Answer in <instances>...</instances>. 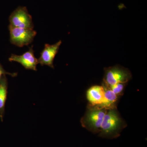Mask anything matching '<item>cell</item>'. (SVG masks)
<instances>
[{
  "mask_svg": "<svg viewBox=\"0 0 147 147\" xmlns=\"http://www.w3.org/2000/svg\"><path fill=\"white\" fill-rule=\"evenodd\" d=\"M127 126L117 108L107 110L102 125L99 137L113 139L119 137L121 132Z\"/></svg>",
  "mask_w": 147,
  "mask_h": 147,
  "instance_id": "1",
  "label": "cell"
},
{
  "mask_svg": "<svg viewBox=\"0 0 147 147\" xmlns=\"http://www.w3.org/2000/svg\"><path fill=\"white\" fill-rule=\"evenodd\" d=\"M107 111L105 108L88 105L86 111L81 120L82 126L92 133L99 134Z\"/></svg>",
  "mask_w": 147,
  "mask_h": 147,
  "instance_id": "2",
  "label": "cell"
},
{
  "mask_svg": "<svg viewBox=\"0 0 147 147\" xmlns=\"http://www.w3.org/2000/svg\"><path fill=\"white\" fill-rule=\"evenodd\" d=\"M128 69L120 65H115L104 69L102 84L109 87L118 83H127L131 79Z\"/></svg>",
  "mask_w": 147,
  "mask_h": 147,
  "instance_id": "3",
  "label": "cell"
},
{
  "mask_svg": "<svg viewBox=\"0 0 147 147\" xmlns=\"http://www.w3.org/2000/svg\"><path fill=\"white\" fill-rule=\"evenodd\" d=\"M8 28L11 43L19 47L30 44L36 34V32L33 29L16 28L10 25Z\"/></svg>",
  "mask_w": 147,
  "mask_h": 147,
  "instance_id": "4",
  "label": "cell"
},
{
  "mask_svg": "<svg viewBox=\"0 0 147 147\" xmlns=\"http://www.w3.org/2000/svg\"><path fill=\"white\" fill-rule=\"evenodd\" d=\"M9 21L11 26L16 28L33 29L34 27L32 16L25 7H19L14 11Z\"/></svg>",
  "mask_w": 147,
  "mask_h": 147,
  "instance_id": "5",
  "label": "cell"
},
{
  "mask_svg": "<svg viewBox=\"0 0 147 147\" xmlns=\"http://www.w3.org/2000/svg\"><path fill=\"white\" fill-rule=\"evenodd\" d=\"M9 61L16 62L27 69L37 71L36 66L38 61L35 57L33 46L30 47L28 51L21 55L12 54L9 59Z\"/></svg>",
  "mask_w": 147,
  "mask_h": 147,
  "instance_id": "6",
  "label": "cell"
},
{
  "mask_svg": "<svg viewBox=\"0 0 147 147\" xmlns=\"http://www.w3.org/2000/svg\"><path fill=\"white\" fill-rule=\"evenodd\" d=\"M61 43V40H60L53 45L45 44V47L40 53V57L38 59V63L42 66L47 65L54 68V59L57 54Z\"/></svg>",
  "mask_w": 147,
  "mask_h": 147,
  "instance_id": "7",
  "label": "cell"
},
{
  "mask_svg": "<svg viewBox=\"0 0 147 147\" xmlns=\"http://www.w3.org/2000/svg\"><path fill=\"white\" fill-rule=\"evenodd\" d=\"M86 96L88 105L99 107L105 100V90L102 86H93L87 91Z\"/></svg>",
  "mask_w": 147,
  "mask_h": 147,
  "instance_id": "8",
  "label": "cell"
},
{
  "mask_svg": "<svg viewBox=\"0 0 147 147\" xmlns=\"http://www.w3.org/2000/svg\"><path fill=\"white\" fill-rule=\"evenodd\" d=\"M102 86L105 90V100L103 103L98 107L105 108L107 110L116 109L119 97L109 87L103 84Z\"/></svg>",
  "mask_w": 147,
  "mask_h": 147,
  "instance_id": "9",
  "label": "cell"
},
{
  "mask_svg": "<svg viewBox=\"0 0 147 147\" xmlns=\"http://www.w3.org/2000/svg\"><path fill=\"white\" fill-rule=\"evenodd\" d=\"M8 82L5 75L0 80V118L3 121L5 110V102L7 98Z\"/></svg>",
  "mask_w": 147,
  "mask_h": 147,
  "instance_id": "10",
  "label": "cell"
},
{
  "mask_svg": "<svg viewBox=\"0 0 147 147\" xmlns=\"http://www.w3.org/2000/svg\"><path fill=\"white\" fill-rule=\"evenodd\" d=\"M126 83H118L111 86L109 88L118 97H119L120 96L123 94V92L124 90L125 87L126 86Z\"/></svg>",
  "mask_w": 147,
  "mask_h": 147,
  "instance_id": "11",
  "label": "cell"
},
{
  "mask_svg": "<svg viewBox=\"0 0 147 147\" xmlns=\"http://www.w3.org/2000/svg\"><path fill=\"white\" fill-rule=\"evenodd\" d=\"M6 74H8V75H10V76H12V77H15V76H17V73H9V72H7V71H6L4 69L2 65L0 63V80H1V78H2L3 76H4V75H6Z\"/></svg>",
  "mask_w": 147,
  "mask_h": 147,
  "instance_id": "12",
  "label": "cell"
}]
</instances>
